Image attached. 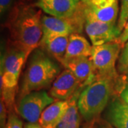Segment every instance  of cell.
<instances>
[{"mask_svg":"<svg viewBox=\"0 0 128 128\" xmlns=\"http://www.w3.org/2000/svg\"><path fill=\"white\" fill-rule=\"evenodd\" d=\"M92 46L84 36L80 34H73L69 36L68 44L66 53L64 56V62L79 57H90L91 55Z\"/></svg>","mask_w":128,"mask_h":128,"instance_id":"16","label":"cell"},{"mask_svg":"<svg viewBox=\"0 0 128 128\" xmlns=\"http://www.w3.org/2000/svg\"><path fill=\"white\" fill-rule=\"evenodd\" d=\"M120 98L128 105V86L124 87L120 92Z\"/></svg>","mask_w":128,"mask_h":128,"instance_id":"24","label":"cell"},{"mask_svg":"<svg viewBox=\"0 0 128 128\" xmlns=\"http://www.w3.org/2000/svg\"><path fill=\"white\" fill-rule=\"evenodd\" d=\"M5 128H24L22 120L15 113L9 114Z\"/></svg>","mask_w":128,"mask_h":128,"instance_id":"21","label":"cell"},{"mask_svg":"<svg viewBox=\"0 0 128 128\" xmlns=\"http://www.w3.org/2000/svg\"><path fill=\"white\" fill-rule=\"evenodd\" d=\"M82 88V83L73 73L65 69L53 82L49 94L55 100H68Z\"/></svg>","mask_w":128,"mask_h":128,"instance_id":"9","label":"cell"},{"mask_svg":"<svg viewBox=\"0 0 128 128\" xmlns=\"http://www.w3.org/2000/svg\"><path fill=\"white\" fill-rule=\"evenodd\" d=\"M68 38L69 36H43L39 46L48 55L61 64L66 53Z\"/></svg>","mask_w":128,"mask_h":128,"instance_id":"15","label":"cell"},{"mask_svg":"<svg viewBox=\"0 0 128 128\" xmlns=\"http://www.w3.org/2000/svg\"><path fill=\"white\" fill-rule=\"evenodd\" d=\"M36 7L18 2L6 22L9 32V46L22 51L27 59L40 46L43 37L42 10Z\"/></svg>","mask_w":128,"mask_h":128,"instance_id":"1","label":"cell"},{"mask_svg":"<svg viewBox=\"0 0 128 128\" xmlns=\"http://www.w3.org/2000/svg\"><path fill=\"white\" fill-rule=\"evenodd\" d=\"M58 64L43 50H35L28 63L22 86L19 99L34 91L44 90L55 80L59 75Z\"/></svg>","mask_w":128,"mask_h":128,"instance_id":"2","label":"cell"},{"mask_svg":"<svg viewBox=\"0 0 128 128\" xmlns=\"http://www.w3.org/2000/svg\"><path fill=\"white\" fill-rule=\"evenodd\" d=\"M7 113L8 110L5 105L4 100L1 98L0 100V127L1 128H5L7 123Z\"/></svg>","mask_w":128,"mask_h":128,"instance_id":"22","label":"cell"},{"mask_svg":"<svg viewBox=\"0 0 128 128\" xmlns=\"http://www.w3.org/2000/svg\"><path fill=\"white\" fill-rule=\"evenodd\" d=\"M105 120L114 128H128V105L121 98L110 100L105 112Z\"/></svg>","mask_w":128,"mask_h":128,"instance_id":"14","label":"cell"},{"mask_svg":"<svg viewBox=\"0 0 128 128\" xmlns=\"http://www.w3.org/2000/svg\"><path fill=\"white\" fill-rule=\"evenodd\" d=\"M85 10L86 3L80 2L76 13L69 18L43 15V36H70L73 34H81L86 22Z\"/></svg>","mask_w":128,"mask_h":128,"instance_id":"5","label":"cell"},{"mask_svg":"<svg viewBox=\"0 0 128 128\" xmlns=\"http://www.w3.org/2000/svg\"><path fill=\"white\" fill-rule=\"evenodd\" d=\"M80 90L69 99V106L66 113L57 128H80V114L78 110V99Z\"/></svg>","mask_w":128,"mask_h":128,"instance_id":"17","label":"cell"},{"mask_svg":"<svg viewBox=\"0 0 128 128\" xmlns=\"http://www.w3.org/2000/svg\"><path fill=\"white\" fill-rule=\"evenodd\" d=\"M117 68L120 73L128 75V41L121 50Z\"/></svg>","mask_w":128,"mask_h":128,"instance_id":"18","label":"cell"},{"mask_svg":"<svg viewBox=\"0 0 128 128\" xmlns=\"http://www.w3.org/2000/svg\"><path fill=\"white\" fill-rule=\"evenodd\" d=\"M92 128V127H90V126H88V127H86V128Z\"/></svg>","mask_w":128,"mask_h":128,"instance_id":"28","label":"cell"},{"mask_svg":"<svg viewBox=\"0 0 128 128\" xmlns=\"http://www.w3.org/2000/svg\"><path fill=\"white\" fill-rule=\"evenodd\" d=\"M62 66L70 70L82 83L83 88L95 79L94 69L90 57H79L66 60Z\"/></svg>","mask_w":128,"mask_h":128,"instance_id":"12","label":"cell"},{"mask_svg":"<svg viewBox=\"0 0 128 128\" xmlns=\"http://www.w3.org/2000/svg\"><path fill=\"white\" fill-rule=\"evenodd\" d=\"M128 20V0H121V6L119 17L117 22V26L120 31L122 32Z\"/></svg>","mask_w":128,"mask_h":128,"instance_id":"19","label":"cell"},{"mask_svg":"<svg viewBox=\"0 0 128 128\" xmlns=\"http://www.w3.org/2000/svg\"><path fill=\"white\" fill-rule=\"evenodd\" d=\"M122 48V47L116 41L92 46L90 59L94 69L95 78H118L116 63Z\"/></svg>","mask_w":128,"mask_h":128,"instance_id":"4","label":"cell"},{"mask_svg":"<svg viewBox=\"0 0 128 128\" xmlns=\"http://www.w3.org/2000/svg\"><path fill=\"white\" fill-rule=\"evenodd\" d=\"M16 4V0H0V14L1 17L9 15L11 11Z\"/></svg>","mask_w":128,"mask_h":128,"instance_id":"20","label":"cell"},{"mask_svg":"<svg viewBox=\"0 0 128 128\" xmlns=\"http://www.w3.org/2000/svg\"><path fill=\"white\" fill-rule=\"evenodd\" d=\"M98 128H114L106 120H101L98 124Z\"/></svg>","mask_w":128,"mask_h":128,"instance_id":"25","label":"cell"},{"mask_svg":"<svg viewBox=\"0 0 128 128\" xmlns=\"http://www.w3.org/2000/svg\"><path fill=\"white\" fill-rule=\"evenodd\" d=\"M80 0H38L35 6L57 18H69L76 13Z\"/></svg>","mask_w":128,"mask_h":128,"instance_id":"11","label":"cell"},{"mask_svg":"<svg viewBox=\"0 0 128 128\" xmlns=\"http://www.w3.org/2000/svg\"><path fill=\"white\" fill-rule=\"evenodd\" d=\"M85 29L92 46H99L118 40L121 34L117 25L99 21L86 12Z\"/></svg>","mask_w":128,"mask_h":128,"instance_id":"8","label":"cell"},{"mask_svg":"<svg viewBox=\"0 0 128 128\" xmlns=\"http://www.w3.org/2000/svg\"><path fill=\"white\" fill-rule=\"evenodd\" d=\"M24 128H44L41 127L39 124L38 123H31V122H27L24 124Z\"/></svg>","mask_w":128,"mask_h":128,"instance_id":"26","label":"cell"},{"mask_svg":"<svg viewBox=\"0 0 128 128\" xmlns=\"http://www.w3.org/2000/svg\"><path fill=\"white\" fill-rule=\"evenodd\" d=\"M68 106V100H56L44 110L38 123L44 128H57L66 113Z\"/></svg>","mask_w":128,"mask_h":128,"instance_id":"13","label":"cell"},{"mask_svg":"<svg viewBox=\"0 0 128 128\" xmlns=\"http://www.w3.org/2000/svg\"><path fill=\"white\" fill-rule=\"evenodd\" d=\"M90 0H81V2H85V3H86V2H89Z\"/></svg>","mask_w":128,"mask_h":128,"instance_id":"27","label":"cell"},{"mask_svg":"<svg viewBox=\"0 0 128 128\" xmlns=\"http://www.w3.org/2000/svg\"><path fill=\"white\" fill-rule=\"evenodd\" d=\"M86 12L99 21L117 25L119 0H90L86 3Z\"/></svg>","mask_w":128,"mask_h":128,"instance_id":"10","label":"cell"},{"mask_svg":"<svg viewBox=\"0 0 128 128\" xmlns=\"http://www.w3.org/2000/svg\"><path fill=\"white\" fill-rule=\"evenodd\" d=\"M118 78H96L82 88L78 99L80 114L86 122H92L108 107L114 92Z\"/></svg>","mask_w":128,"mask_h":128,"instance_id":"3","label":"cell"},{"mask_svg":"<svg viewBox=\"0 0 128 128\" xmlns=\"http://www.w3.org/2000/svg\"></svg>","mask_w":128,"mask_h":128,"instance_id":"29","label":"cell"},{"mask_svg":"<svg viewBox=\"0 0 128 128\" xmlns=\"http://www.w3.org/2000/svg\"><path fill=\"white\" fill-rule=\"evenodd\" d=\"M55 100L44 90L32 92L19 99L16 110L28 122L37 123L44 110Z\"/></svg>","mask_w":128,"mask_h":128,"instance_id":"7","label":"cell"},{"mask_svg":"<svg viewBox=\"0 0 128 128\" xmlns=\"http://www.w3.org/2000/svg\"><path fill=\"white\" fill-rule=\"evenodd\" d=\"M26 60L27 58L22 51L9 46L1 57V90L16 88L22 69Z\"/></svg>","mask_w":128,"mask_h":128,"instance_id":"6","label":"cell"},{"mask_svg":"<svg viewBox=\"0 0 128 128\" xmlns=\"http://www.w3.org/2000/svg\"><path fill=\"white\" fill-rule=\"evenodd\" d=\"M128 41V20L127 22V23L125 24L124 27L122 32L121 33L120 36L119 38H118L117 42L119 44L120 46L122 47H123L124 45L126 44V42Z\"/></svg>","mask_w":128,"mask_h":128,"instance_id":"23","label":"cell"}]
</instances>
